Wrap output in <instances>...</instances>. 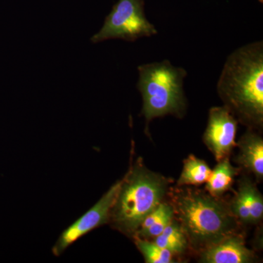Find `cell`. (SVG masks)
Segmentation results:
<instances>
[{"instance_id":"4fadbf2b","label":"cell","mask_w":263,"mask_h":263,"mask_svg":"<svg viewBox=\"0 0 263 263\" xmlns=\"http://www.w3.org/2000/svg\"><path fill=\"white\" fill-rule=\"evenodd\" d=\"M183 169L176 186H200L207 182L212 170L205 160L190 155L183 161Z\"/></svg>"},{"instance_id":"9c48e42d","label":"cell","mask_w":263,"mask_h":263,"mask_svg":"<svg viewBox=\"0 0 263 263\" xmlns=\"http://www.w3.org/2000/svg\"><path fill=\"white\" fill-rule=\"evenodd\" d=\"M261 133L247 128L235 145L238 148L235 163L241 172L253 175L258 183L263 180V138Z\"/></svg>"},{"instance_id":"52a82bcc","label":"cell","mask_w":263,"mask_h":263,"mask_svg":"<svg viewBox=\"0 0 263 263\" xmlns=\"http://www.w3.org/2000/svg\"><path fill=\"white\" fill-rule=\"evenodd\" d=\"M238 123L229 110L223 106L210 108L202 141L217 162L230 157L236 145Z\"/></svg>"},{"instance_id":"30bf717a","label":"cell","mask_w":263,"mask_h":263,"mask_svg":"<svg viewBox=\"0 0 263 263\" xmlns=\"http://www.w3.org/2000/svg\"><path fill=\"white\" fill-rule=\"evenodd\" d=\"M241 173L239 167L231 164L230 157L219 162L212 171L210 178L205 183V190L213 196L223 197L226 193L233 190L235 178Z\"/></svg>"},{"instance_id":"8fae6325","label":"cell","mask_w":263,"mask_h":263,"mask_svg":"<svg viewBox=\"0 0 263 263\" xmlns=\"http://www.w3.org/2000/svg\"><path fill=\"white\" fill-rule=\"evenodd\" d=\"M174 218L172 206L167 200H164L143 219L134 236L153 240L163 231Z\"/></svg>"},{"instance_id":"3957f363","label":"cell","mask_w":263,"mask_h":263,"mask_svg":"<svg viewBox=\"0 0 263 263\" xmlns=\"http://www.w3.org/2000/svg\"><path fill=\"white\" fill-rule=\"evenodd\" d=\"M132 148L129 169L121 179L117 197L110 214L108 224L133 238L150 213L167 200L172 180L151 171L143 158L133 160Z\"/></svg>"},{"instance_id":"6da1fadb","label":"cell","mask_w":263,"mask_h":263,"mask_svg":"<svg viewBox=\"0 0 263 263\" xmlns=\"http://www.w3.org/2000/svg\"><path fill=\"white\" fill-rule=\"evenodd\" d=\"M167 199L175 220L186 235L189 249L195 253L242 233V226L223 197L213 196L195 186H175L170 188Z\"/></svg>"},{"instance_id":"7c38bea8","label":"cell","mask_w":263,"mask_h":263,"mask_svg":"<svg viewBox=\"0 0 263 263\" xmlns=\"http://www.w3.org/2000/svg\"><path fill=\"white\" fill-rule=\"evenodd\" d=\"M237 181V191L245 199L251 215L252 226H259L263 219V197L257 184L248 174L241 172Z\"/></svg>"},{"instance_id":"ba28073f","label":"cell","mask_w":263,"mask_h":263,"mask_svg":"<svg viewBox=\"0 0 263 263\" xmlns=\"http://www.w3.org/2000/svg\"><path fill=\"white\" fill-rule=\"evenodd\" d=\"M197 254L202 263H252L257 259L255 252L246 246L243 233L230 235Z\"/></svg>"},{"instance_id":"5b68a950","label":"cell","mask_w":263,"mask_h":263,"mask_svg":"<svg viewBox=\"0 0 263 263\" xmlns=\"http://www.w3.org/2000/svg\"><path fill=\"white\" fill-rule=\"evenodd\" d=\"M158 31L145 13L144 0H119L112 7L102 28L91 37L92 43L111 39L135 42L156 35Z\"/></svg>"},{"instance_id":"7a4b0ae2","label":"cell","mask_w":263,"mask_h":263,"mask_svg":"<svg viewBox=\"0 0 263 263\" xmlns=\"http://www.w3.org/2000/svg\"><path fill=\"white\" fill-rule=\"evenodd\" d=\"M223 105L247 128L262 133L263 42L247 43L227 58L217 86Z\"/></svg>"},{"instance_id":"5bb4252c","label":"cell","mask_w":263,"mask_h":263,"mask_svg":"<svg viewBox=\"0 0 263 263\" xmlns=\"http://www.w3.org/2000/svg\"><path fill=\"white\" fill-rule=\"evenodd\" d=\"M152 240L161 248L167 249L175 256L183 254L189 249L186 235L174 218L163 231Z\"/></svg>"},{"instance_id":"277c9868","label":"cell","mask_w":263,"mask_h":263,"mask_svg":"<svg viewBox=\"0 0 263 263\" xmlns=\"http://www.w3.org/2000/svg\"><path fill=\"white\" fill-rule=\"evenodd\" d=\"M138 71L137 89L143 100L141 115L145 119V133L148 136L150 123L156 118L171 115L183 119L188 108L183 89L187 71L167 60L143 64Z\"/></svg>"},{"instance_id":"9a60e30c","label":"cell","mask_w":263,"mask_h":263,"mask_svg":"<svg viewBox=\"0 0 263 263\" xmlns=\"http://www.w3.org/2000/svg\"><path fill=\"white\" fill-rule=\"evenodd\" d=\"M133 241L146 263H175L176 256L167 249L161 248L152 240L134 236Z\"/></svg>"},{"instance_id":"8992f818","label":"cell","mask_w":263,"mask_h":263,"mask_svg":"<svg viewBox=\"0 0 263 263\" xmlns=\"http://www.w3.org/2000/svg\"><path fill=\"white\" fill-rule=\"evenodd\" d=\"M120 184L121 179L112 185L89 211L62 232L52 248L53 255H61L66 249L84 235L96 228L108 224L110 212Z\"/></svg>"}]
</instances>
